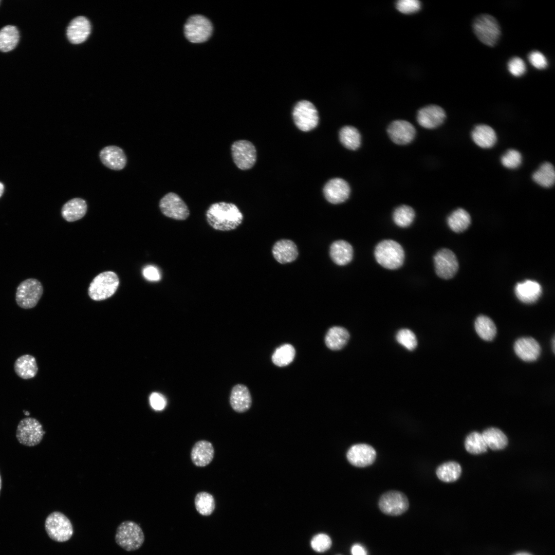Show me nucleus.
I'll use <instances>...</instances> for the list:
<instances>
[{
	"label": "nucleus",
	"mask_w": 555,
	"mask_h": 555,
	"mask_svg": "<svg viewBox=\"0 0 555 555\" xmlns=\"http://www.w3.org/2000/svg\"><path fill=\"white\" fill-rule=\"evenodd\" d=\"M329 254L332 261L338 265L344 266L353 259V249L344 240H336L330 247Z\"/></svg>",
	"instance_id": "obj_27"
},
{
	"label": "nucleus",
	"mask_w": 555,
	"mask_h": 555,
	"mask_svg": "<svg viewBox=\"0 0 555 555\" xmlns=\"http://www.w3.org/2000/svg\"><path fill=\"white\" fill-rule=\"evenodd\" d=\"M378 507L385 514L398 516L408 510L409 502L407 496L402 492L391 490L381 495L378 501Z\"/></svg>",
	"instance_id": "obj_10"
},
{
	"label": "nucleus",
	"mask_w": 555,
	"mask_h": 555,
	"mask_svg": "<svg viewBox=\"0 0 555 555\" xmlns=\"http://www.w3.org/2000/svg\"><path fill=\"white\" fill-rule=\"evenodd\" d=\"M461 468L455 461H449L440 465L436 469L438 478L442 482L450 483L456 481L460 476Z\"/></svg>",
	"instance_id": "obj_37"
},
{
	"label": "nucleus",
	"mask_w": 555,
	"mask_h": 555,
	"mask_svg": "<svg viewBox=\"0 0 555 555\" xmlns=\"http://www.w3.org/2000/svg\"><path fill=\"white\" fill-rule=\"evenodd\" d=\"M514 350L521 360L526 362H532L539 357L541 348L539 343L534 339L531 337H523L515 342Z\"/></svg>",
	"instance_id": "obj_20"
},
{
	"label": "nucleus",
	"mask_w": 555,
	"mask_h": 555,
	"mask_svg": "<svg viewBox=\"0 0 555 555\" xmlns=\"http://www.w3.org/2000/svg\"><path fill=\"white\" fill-rule=\"evenodd\" d=\"M90 30L89 21L84 16H77L69 23L67 29V36L71 43L80 44L88 38Z\"/></svg>",
	"instance_id": "obj_21"
},
{
	"label": "nucleus",
	"mask_w": 555,
	"mask_h": 555,
	"mask_svg": "<svg viewBox=\"0 0 555 555\" xmlns=\"http://www.w3.org/2000/svg\"><path fill=\"white\" fill-rule=\"evenodd\" d=\"M387 133L391 139L396 144L405 145L410 143L414 138L416 131L409 122L397 120L392 122L388 126Z\"/></svg>",
	"instance_id": "obj_17"
},
{
	"label": "nucleus",
	"mask_w": 555,
	"mask_h": 555,
	"mask_svg": "<svg viewBox=\"0 0 555 555\" xmlns=\"http://www.w3.org/2000/svg\"><path fill=\"white\" fill-rule=\"evenodd\" d=\"M471 137L477 145L484 149L492 147L497 140L495 131L486 124L476 126L472 132Z\"/></svg>",
	"instance_id": "obj_28"
},
{
	"label": "nucleus",
	"mask_w": 555,
	"mask_h": 555,
	"mask_svg": "<svg viewBox=\"0 0 555 555\" xmlns=\"http://www.w3.org/2000/svg\"><path fill=\"white\" fill-rule=\"evenodd\" d=\"M115 541L127 551L138 549L144 541V535L140 526L133 521L122 522L117 527Z\"/></svg>",
	"instance_id": "obj_3"
},
{
	"label": "nucleus",
	"mask_w": 555,
	"mask_h": 555,
	"mask_svg": "<svg viewBox=\"0 0 555 555\" xmlns=\"http://www.w3.org/2000/svg\"><path fill=\"white\" fill-rule=\"evenodd\" d=\"M159 206L164 216L174 219L185 220L190 215L186 203L178 195L173 192L165 194L160 199Z\"/></svg>",
	"instance_id": "obj_13"
},
{
	"label": "nucleus",
	"mask_w": 555,
	"mask_h": 555,
	"mask_svg": "<svg viewBox=\"0 0 555 555\" xmlns=\"http://www.w3.org/2000/svg\"><path fill=\"white\" fill-rule=\"evenodd\" d=\"M233 160L236 166L242 170L251 169L256 160V151L254 145L246 140L233 143L231 147Z\"/></svg>",
	"instance_id": "obj_12"
},
{
	"label": "nucleus",
	"mask_w": 555,
	"mask_h": 555,
	"mask_svg": "<svg viewBox=\"0 0 555 555\" xmlns=\"http://www.w3.org/2000/svg\"><path fill=\"white\" fill-rule=\"evenodd\" d=\"M214 449L211 442L201 440L194 445L191 452V458L193 463L197 467H205L213 460Z\"/></svg>",
	"instance_id": "obj_24"
},
{
	"label": "nucleus",
	"mask_w": 555,
	"mask_h": 555,
	"mask_svg": "<svg viewBox=\"0 0 555 555\" xmlns=\"http://www.w3.org/2000/svg\"><path fill=\"white\" fill-rule=\"evenodd\" d=\"M86 202L80 197H76L67 201L62 207L61 214L66 221H75L80 219L86 213Z\"/></svg>",
	"instance_id": "obj_26"
},
{
	"label": "nucleus",
	"mask_w": 555,
	"mask_h": 555,
	"mask_svg": "<svg viewBox=\"0 0 555 555\" xmlns=\"http://www.w3.org/2000/svg\"><path fill=\"white\" fill-rule=\"evenodd\" d=\"M292 116L295 125L303 132L314 129L319 123V115L316 107L307 100L299 101L295 104Z\"/></svg>",
	"instance_id": "obj_9"
},
{
	"label": "nucleus",
	"mask_w": 555,
	"mask_h": 555,
	"mask_svg": "<svg viewBox=\"0 0 555 555\" xmlns=\"http://www.w3.org/2000/svg\"><path fill=\"white\" fill-rule=\"evenodd\" d=\"M375 257L377 262L388 269H396L400 267L404 262V252L402 246L397 242L391 239L383 240L379 243L375 249Z\"/></svg>",
	"instance_id": "obj_2"
},
{
	"label": "nucleus",
	"mask_w": 555,
	"mask_h": 555,
	"mask_svg": "<svg viewBox=\"0 0 555 555\" xmlns=\"http://www.w3.org/2000/svg\"><path fill=\"white\" fill-rule=\"evenodd\" d=\"M20 38L17 28L12 25H7L0 30V51L8 52L17 45Z\"/></svg>",
	"instance_id": "obj_32"
},
{
	"label": "nucleus",
	"mask_w": 555,
	"mask_h": 555,
	"mask_svg": "<svg viewBox=\"0 0 555 555\" xmlns=\"http://www.w3.org/2000/svg\"><path fill=\"white\" fill-rule=\"evenodd\" d=\"M194 504L196 510L202 515H210L215 509L214 498L208 492H200L197 493L195 498Z\"/></svg>",
	"instance_id": "obj_39"
},
{
	"label": "nucleus",
	"mask_w": 555,
	"mask_h": 555,
	"mask_svg": "<svg viewBox=\"0 0 555 555\" xmlns=\"http://www.w3.org/2000/svg\"><path fill=\"white\" fill-rule=\"evenodd\" d=\"M119 285V280L115 272L111 271L102 272L90 283L88 290V295L95 301L105 300L115 293Z\"/></svg>",
	"instance_id": "obj_5"
},
{
	"label": "nucleus",
	"mask_w": 555,
	"mask_h": 555,
	"mask_svg": "<svg viewBox=\"0 0 555 555\" xmlns=\"http://www.w3.org/2000/svg\"><path fill=\"white\" fill-rule=\"evenodd\" d=\"M446 117V113L442 108L438 105H430L418 110L417 120L422 127L433 129L440 126Z\"/></svg>",
	"instance_id": "obj_18"
},
{
	"label": "nucleus",
	"mask_w": 555,
	"mask_h": 555,
	"mask_svg": "<svg viewBox=\"0 0 555 555\" xmlns=\"http://www.w3.org/2000/svg\"><path fill=\"white\" fill-rule=\"evenodd\" d=\"M310 544L314 550L322 552L327 550L331 547V540L327 534L320 533L312 538Z\"/></svg>",
	"instance_id": "obj_44"
},
{
	"label": "nucleus",
	"mask_w": 555,
	"mask_h": 555,
	"mask_svg": "<svg viewBox=\"0 0 555 555\" xmlns=\"http://www.w3.org/2000/svg\"><path fill=\"white\" fill-rule=\"evenodd\" d=\"M44 433L42 426L38 420L33 418L27 417L20 421L16 435L20 443L31 447L41 442Z\"/></svg>",
	"instance_id": "obj_11"
},
{
	"label": "nucleus",
	"mask_w": 555,
	"mask_h": 555,
	"mask_svg": "<svg viewBox=\"0 0 555 555\" xmlns=\"http://www.w3.org/2000/svg\"><path fill=\"white\" fill-rule=\"evenodd\" d=\"M206 215L212 228L222 231L236 229L243 220V215L235 205L224 201L211 205Z\"/></svg>",
	"instance_id": "obj_1"
},
{
	"label": "nucleus",
	"mask_w": 555,
	"mask_h": 555,
	"mask_svg": "<svg viewBox=\"0 0 555 555\" xmlns=\"http://www.w3.org/2000/svg\"><path fill=\"white\" fill-rule=\"evenodd\" d=\"M472 26L475 35L484 44L490 47L496 44L501 31L494 17L488 14H480L474 20Z\"/></svg>",
	"instance_id": "obj_4"
},
{
	"label": "nucleus",
	"mask_w": 555,
	"mask_h": 555,
	"mask_svg": "<svg viewBox=\"0 0 555 555\" xmlns=\"http://www.w3.org/2000/svg\"><path fill=\"white\" fill-rule=\"evenodd\" d=\"M43 292V286L39 281L34 279L25 280L17 288L16 302L22 308H32L38 304Z\"/></svg>",
	"instance_id": "obj_7"
},
{
	"label": "nucleus",
	"mask_w": 555,
	"mask_h": 555,
	"mask_svg": "<svg viewBox=\"0 0 555 555\" xmlns=\"http://www.w3.org/2000/svg\"><path fill=\"white\" fill-rule=\"evenodd\" d=\"M295 350L290 344H284L278 347L272 354L271 359L275 365L285 366L291 363L295 357Z\"/></svg>",
	"instance_id": "obj_38"
},
{
	"label": "nucleus",
	"mask_w": 555,
	"mask_h": 555,
	"mask_svg": "<svg viewBox=\"0 0 555 555\" xmlns=\"http://www.w3.org/2000/svg\"><path fill=\"white\" fill-rule=\"evenodd\" d=\"M482 435L487 447L493 450L503 449L508 444L507 436L497 428H488Z\"/></svg>",
	"instance_id": "obj_31"
},
{
	"label": "nucleus",
	"mask_w": 555,
	"mask_h": 555,
	"mask_svg": "<svg viewBox=\"0 0 555 555\" xmlns=\"http://www.w3.org/2000/svg\"><path fill=\"white\" fill-rule=\"evenodd\" d=\"M514 290L519 300L526 304L535 302L541 295L542 292L540 284L531 280H526L517 283Z\"/></svg>",
	"instance_id": "obj_23"
},
{
	"label": "nucleus",
	"mask_w": 555,
	"mask_h": 555,
	"mask_svg": "<svg viewBox=\"0 0 555 555\" xmlns=\"http://www.w3.org/2000/svg\"><path fill=\"white\" fill-rule=\"evenodd\" d=\"M447 222L452 231L460 233L469 227L471 223V217L465 210L459 208L454 211L449 216Z\"/></svg>",
	"instance_id": "obj_34"
},
{
	"label": "nucleus",
	"mask_w": 555,
	"mask_h": 555,
	"mask_svg": "<svg viewBox=\"0 0 555 555\" xmlns=\"http://www.w3.org/2000/svg\"><path fill=\"white\" fill-rule=\"evenodd\" d=\"M437 275L443 279L453 278L458 269V263L455 254L446 248L439 250L434 256Z\"/></svg>",
	"instance_id": "obj_14"
},
{
	"label": "nucleus",
	"mask_w": 555,
	"mask_h": 555,
	"mask_svg": "<svg viewBox=\"0 0 555 555\" xmlns=\"http://www.w3.org/2000/svg\"><path fill=\"white\" fill-rule=\"evenodd\" d=\"M396 6L400 12L411 14L418 11L420 8L421 4L417 0H400L397 2Z\"/></svg>",
	"instance_id": "obj_46"
},
{
	"label": "nucleus",
	"mask_w": 555,
	"mask_h": 555,
	"mask_svg": "<svg viewBox=\"0 0 555 555\" xmlns=\"http://www.w3.org/2000/svg\"><path fill=\"white\" fill-rule=\"evenodd\" d=\"M350 192L348 183L340 178L329 180L323 188L325 198L332 204H339L346 201L349 196Z\"/></svg>",
	"instance_id": "obj_16"
},
{
	"label": "nucleus",
	"mask_w": 555,
	"mask_h": 555,
	"mask_svg": "<svg viewBox=\"0 0 555 555\" xmlns=\"http://www.w3.org/2000/svg\"><path fill=\"white\" fill-rule=\"evenodd\" d=\"M213 27L211 22L201 15H194L187 21L184 27L186 38L193 43H200L211 36Z\"/></svg>",
	"instance_id": "obj_8"
},
{
	"label": "nucleus",
	"mask_w": 555,
	"mask_h": 555,
	"mask_svg": "<svg viewBox=\"0 0 555 555\" xmlns=\"http://www.w3.org/2000/svg\"><path fill=\"white\" fill-rule=\"evenodd\" d=\"M45 528L49 537L58 542L69 540L73 532L70 521L59 511L53 512L48 515L45 522Z\"/></svg>",
	"instance_id": "obj_6"
},
{
	"label": "nucleus",
	"mask_w": 555,
	"mask_h": 555,
	"mask_svg": "<svg viewBox=\"0 0 555 555\" xmlns=\"http://www.w3.org/2000/svg\"><path fill=\"white\" fill-rule=\"evenodd\" d=\"M346 458L352 465L357 467H365L371 465L376 458V452L371 445L358 443L349 448Z\"/></svg>",
	"instance_id": "obj_15"
},
{
	"label": "nucleus",
	"mask_w": 555,
	"mask_h": 555,
	"mask_svg": "<svg viewBox=\"0 0 555 555\" xmlns=\"http://www.w3.org/2000/svg\"><path fill=\"white\" fill-rule=\"evenodd\" d=\"M251 396L248 388L242 384L234 385L231 391L230 403L236 412L243 413L251 407Z\"/></svg>",
	"instance_id": "obj_22"
},
{
	"label": "nucleus",
	"mask_w": 555,
	"mask_h": 555,
	"mask_svg": "<svg viewBox=\"0 0 555 555\" xmlns=\"http://www.w3.org/2000/svg\"><path fill=\"white\" fill-rule=\"evenodd\" d=\"M274 258L281 264L294 261L298 255L295 244L289 239H281L276 242L272 248Z\"/></svg>",
	"instance_id": "obj_25"
},
{
	"label": "nucleus",
	"mask_w": 555,
	"mask_h": 555,
	"mask_svg": "<svg viewBox=\"0 0 555 555\" xmlns=\"http://www.w3.org/2000/svg\"><path fill=\"white\" fill-rule=\"evenodd\" d=\"M528 58L530 63L538 69H544L548 66L546 57L539 51H531L528 54Z\"/></svg>",
	"instance_id": "obj_47"
},
{
	"label": "nucleus",
	"mask_w": 555,
	"mask_h": 555,
	"mask_svg": "<svg viewBox=\"0 0 555 555\" xmlns=\"http://www.w3.org/2000/svg\"><path fill=\"white\" fill-rule=\"evenodd\" d=\"M1 485H2V481H1V475H0V491H1Z\"/></svg>",
	"instance_id": "obj_54"
},
{
	"label": "nucleus",
	"mask_w": 555,
	"mask_h": 555,
	"mask_svg": "<svg viewBox=\"0 0 555 555\" xmlns=\"http://www.w3.org/2000/svg\"><path fill=\"white\" fill-rule=\"evenodd\" d=\"M4 190V187L3 184L0 182V197L2 196Z\"/></svg>",
	"instance_id": "obj_51"
},
{
	"label": "nucleus",
	"mask_w": 555,
	"mask_h": 555,
	"mask_svg": "<svg viewBox=\"0 0 555 555\" xmlns=\"http://www.w3.org/2000/svg\"><path fill=\"white\" fill-rule=\"evenodd\" d=\"M99 158L104 165L113 170H121L127 163L125 153L121 147L116 145L103 147L99 153Z\"/></svg>",
	"instance_id": "obj_19"
},
{
	"label": "nucleus",
	"mask_w": 555,
	"mask_h": 555,
	"mask_svg": "<svg viewBox=\"0 0 555 555\" xmlns=\"http://www.w3.org/2000/svg\"><path fill=\"white\" fill-rule=\"evenodd\" d=\"M397 342L409 350H414L417 346V341L415 335L409 329H402L397 334Z\"/></svg>",
	"instance_id": "obj_42"
},
{
	"label": "nucleus",
	"mask_w": 555,
	"mask_h": 555,
	"mask_svg": "<svg viewBox=\"0 0 555 555\" xmlns=\"http://www.w3.org/2000/svg\"><path fill=\"white\" fill-rule=\"evenodd\" d=\"M501 160L502 164L505 168L514 169L521 164L522 156L518 151L510 149L502 156Z\"/></svg>",
	"instance_id": "obj_43"
},
{
	"label": "nucleus",
	"mask_w": 555,
	"mask_h": 555,
	"mask_svg": "<svg viewBox=\"0 0 555 555\" xmlns=\"http://www.w3.org/2000/svg\"><path fill=\"white\" fill-rule=\"evenodd\" d=\"M466 450L472 454H479L487 451L488 447L482 435L473 432L468 435L465 441Z\"/></svg>",
	"instance_id": "obj_40"
},
{
	"label": "nucleus",
	"mask_w": 555,
	"mask_h": 555,
	"mask_svg": "<svg viewBox=\"0 0 555 555\" xmlns=\"http://www.w3.org/2000/svg\"><path fill=\"white\" fill-rule=\"evenodd\" d=\"M514 555H532V554H530L529 553H527V552H523L517 553H516V554H515Z\"/></svg>",
	"instance_id": "obj_52"
},
{
	"label": "nucleus",
	"mask_w": 555,
	"mask_h": 555,
	"mask_svg": "<svg viewBox=\"0 0 555 555\" xmlns=\"http://www.w3.org/2000/svg\"><path fill=\"white\" fill-rule=\"evenodd\" d=\"M533 181L544 188H550L554 184L555 171L552 164L546 162L542 164L532 175Z\"/></svg>",
	"instance_id": "obj_33"
},
{
	"label": "nucleus",
	"mask_w": 555,
	"mask_h": 555,
	"mask_svg": "<svg viewBox=\"0 0 555 555\" xmlns=\"http://www.w3.org/2000/svg\"><path fill=\"white\" fill-rule=\"evenodd\" d=\"M352 555H367L365 548L359 544H354L351 548Z\"/></svg>",
	"instance_id": "obj_50"
},
{
	"label": "nucleus",
	"mask_w": 555,
	"mask_h": 555,
	"mask_svg": "<svg viewBox=\"0 0 555 555\" xmlns=\"http://www.w3.org/2000/svg\"><path fill=\"white\" fill-rule=\"evenodd\" d=\"M474 327L477 335L485 341H491L496 334V327L489 317L480 315L475 320Z\"/></svg>",
	"instance_id": "obj_35"
},
{
	"label": "nucleus",
	"mask_w": 555,
	"mask_h": 555,
	"mask_svg": "<svg viewBox=\"0 0 555 555\" xmlns=\"http://www.w3.org/2000/svg\"><path fill=\"white\" fill-rule=\"evenodd\" d=\"M507 68L510 74L516 77L524 75L527 70L525 62L518 57H512L509 60L507 63Z\"/></svg>",
	"instance_id": "obj_45"
},
{
	"label": "nucleus",
	"mask_w": 555,
	"mask_h": 555,
	"mask_svg": "<svg viewBox=\"0 0 555 555\" xmlns=\"http://www.w3.org/2000/svg\"><path fill=\"white\" fill-rule=\"evenodd\" d=\"M342 144L347 149L356 150L361 144V135L358 130L352 126H345L339 132Z\"/></svg>",
	"instance_id": "obj_36"
},
{
	"label": "nucleus",
	"mask_w": 555,
	"mask_h": 555,
	"mask_svg": "<svg viewBox=\"0 0 555 555\" xmlns=\"http://www.w3.org/2000/svg\"><path fill=\"white\" fill-rule=\"evenodd\" d=\"M347 330L341 326H335L330 328L325 337L326 346L332 350L342 349L349 339Z\"/></svg>",
	"instance_id": "obj_29"
},
{
	"label": "nucleus",
	"mask_w": 555,
	"mask_h": 555,
	"mask_svg": "<svg viewBox=\"0 0 555 555\" xmlns=\"http://www.w3.org/2000/svg\"><path fill=\"white\" fill-rule=\"evenodd\" d=\"M144 278L152 282H157L160 280L161 274L159 270L156 267L152 265H147L142 270Z\"/></svg>",
	"instance_id": "obj_48"
},
{
	"label": "nucleus",
	"mask_w": 555,
	"mask_h": 555,
	"mask_svg": "<svg viewBox=\"0 0 555 555\" xmlns=\"http://www.w3.org/2000/svg\"><path fill=\"white\" fill-rule=\"evenodd\" d=\"M415 217L413 209L407 205H401L394 211L393 218L394 223L399 227H407L413 222Z\"/></svg>",
	"instance_id": "obj_41"
},
{
	"label": "nucleus",
	"mask_w": 555,
	"mask_h": 555,
	"mask_svg": "<svg viewBox=\"0 0 555 555\" xmlns=\"http://www.w3.org/2000/svg\"><path fill=\"white\" fill-rule=\"evenodd\" d=\"M151 406L155 410H163L166 405V400L164 396L158 393H153L150 397Z\"/></svg>",
	"instance_id": "obj_49"
},
{
	"label": "nucleus",
	"mask_w": 555,
	"mask_h": 555,
	"mask_svg": "<svg viewBox=\"0 0 555 555\" xmlns=\"http://www.w3.org/2000/svg\"><path fill=\"white\" fill-rule=\"evenodd\" d=\"M14 369L16 375L23 379L34 377L38 371L35 358L29 354L19 357L15 361Z\"/></svg>",
	"instance_id": "obj_30"
},
{
	"label": "nucleus",
	"mask_w": 555,
	"mask_h": 555,
	"mask_svg": "<svg viewBox=\"0 0 555 555\" xmlns=\"http://www.w3.org/2000/svg\"><path fill=\"white\" fill-rule=\"evenodd\" d=\"M24 413L26 415H28L30 414L29 412L27 411H24Z\"/></svg>",
	"instance_id": "obj_53"
}]
</instances>
